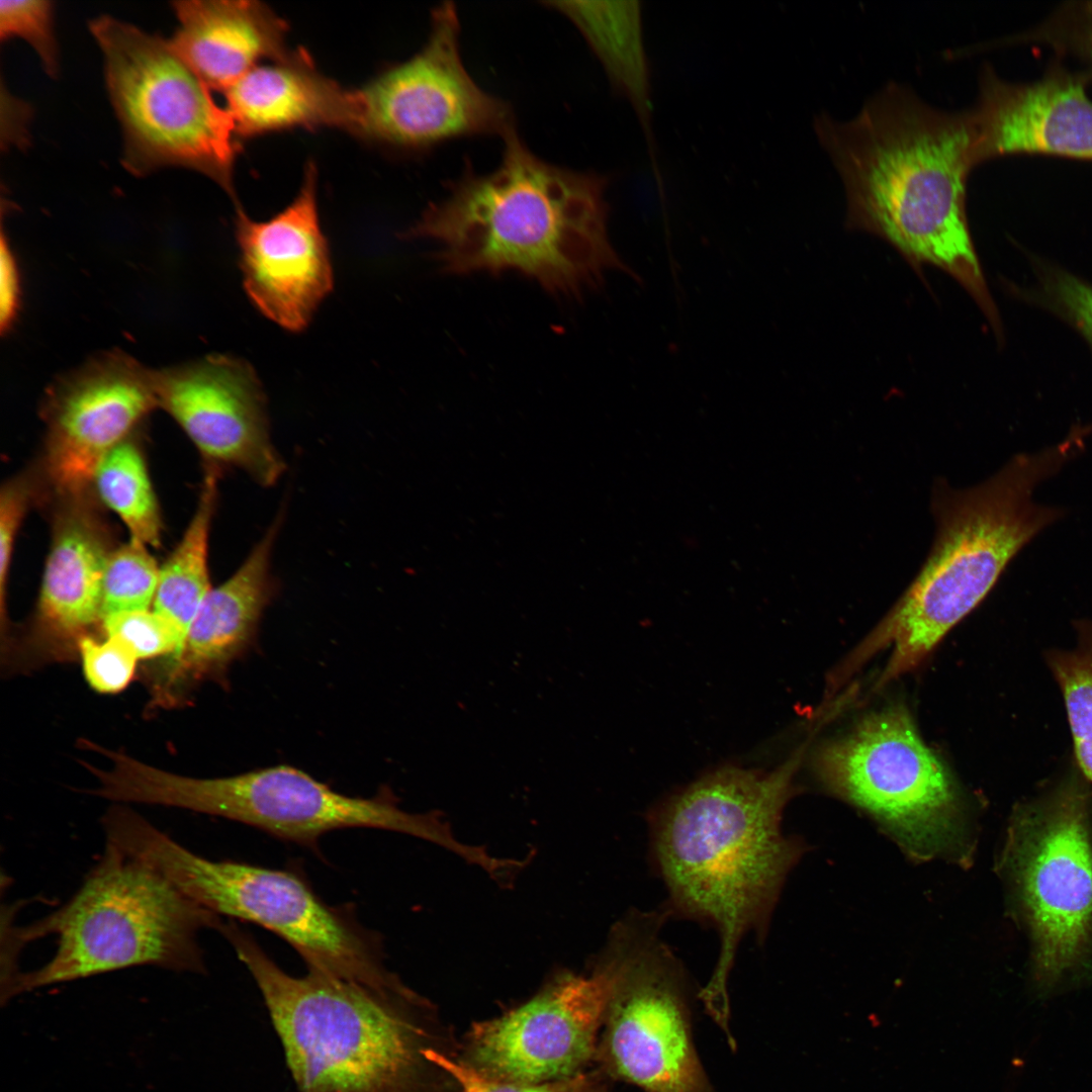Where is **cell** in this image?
Instances as JSON below:
<instances>
[{
    "label": "cell",
    "mask_w": 1092,
    "mask_h": 1092,
    "mask_svg": "<svg viewBox=\"0 0 1092 1092\" xmlns=\"http://www.w3.org/2000/svg\"><path fill=\"white\" fill-rule=\"evenodd\" d=\"M814 129L843 184L846 225L884 239L916 267L948 273L1002 340L966 211L967 181L977 167L970 108L941 109L891 82L853 117L823 113Z\"/></svg>",
    "instance_id": "cell-1"
},
{
    "label": "cell",
    "mask_w": 1092,
    "mask_h": 1092,
    "mask_svg": "<svg viewBox=\"0 0 1092 1092\" xmlns=\"http://www.w3.org/2000/svg\"><path fill=\"white\" fill-rule=\"evenodd\" d=\"M802 747L771 769L725 765L667 797L649 814L651 850L670 914L716 930L719 954L698 994L729 1034L728 980L741 940L761 943L785 881L804 852L782 830Z\"/></svg>",
    "instance_id": "cell-2"
},
{
    "label": "cell",
    "mask_w": 1092,
    "mask_h": 1092,
    "mask_svg": "<svg viewBox=\"0 0 1092 1092\" xmlns=\"http://www.w3.org/2000/svg\"><path fill=\"white\" fill-rule=\"evenodd\" d=\"M499 165L479 174L467 161L405 233L436 245L447 273L516 271L551 293L575 296L616 262L607 235L608 178L548 163L516 129Z\"/></svg>",
    "instance_id": "cell-3"
},
{
    "label": "cell",
    "mask_w": 1092,
    "mask_h": 1092,
    "mask_svg": "<svg viewBox=\"0 0 1092 1092\" xmlns=\"http://www.w3.org/2000/svg\"><path fill=\"white\" fill-rule=\"evenodd\" d=\"M219 933L254 979L299 1092H458L432 1059L456 1057L435 1007L400 983L376 987L283 971L235 920Z\"/></svg>",
    "instance_id": "cell-4"
},
{
    "label": "cell",
    "mask_w": 1092,
    "mask_h": 1092,
    "mask_svg": "<svg viewBox=\"0 0 1092 1092\" xmlns=\"http://www.w3.org/2000/svg\"><path fill=\"white\" fill-rule=\"evenodd\" d=\"M1082 454L1073 435L1032 453L1014 455L982 482L932 487L935 536L916 576L871 637L873 650L892 645L881 680L920 663L993 589L1014 557L1064 516L1034 500L1038 485Z\"/></svg>",
    "instance_id": "cell-5"
},
{
    "label": "cell",
    "mask_w": 1092,
    "mask_h": 1092,
    "mask_svg": "<svg viewBox=\"0 0 1092 1092\" xmlns=\"http://www.w3.org/2000/svg\"><path fill=\"white\" fill-rule=\"evenodd\" d=\"M222 918L179 892L144 861L105 842L102 855L63 906L24 927H9L8 953L57 935V949L40 968L19 972L2 1002L55 984L136 966L204 974L203 929Z\"/></svg>",
    "instance_id": "cell-6"
},
{
    "label": "cell",
    "mask_w": 1092,
    "mask_h": 1092,
    "mask_svg": "<svg viewBox=\"0 0 1092 1092\" xmlns=\"http://www.w3.org/2000/svg\"><path fill=\"white\" fill-rule=\"evenodd\" d=\"M125 848L214 914L275 933L307 968L376 987L401 982L386 967L380 939L347 912L323 901L291 871L206 858L150 821L130 830Z\"/></svg>",
    "instance_id": "cell-7"
},
{
    "label": "cell",
    "mask_w": 1092,
    "mask_h": 1092,
    "mask_svg": "<svg viewBox=\"0 0 1092 1092\" xmlns=\"http://www.w3.org/2000/svg\"><path fill=\"white\" fill-rule=\"evenodd\" d=\"M90 30L121 125L124 167L136 176L188 168L234 196L239 147L233 118L171 40L110 16L92 20Z\"/></svg>",
    "instance_id": "cell-8"
},
{
    "label": "cell",
    "mask_w": 1092,
    "mask_h": 1092,
    "mask_svg": "<svg viewBox=\"0 0 1092 1092\" xmlns=\"http://www.w3.org/2000/svg\"><path fill=\"white\" fill-rule=\"evenodd\" d=\"M670 915L634 909L611 929L598 958L610 992L595 1063L645 1092H716L693 1040L687 973L661 937Z\"/></svg>",
    "instance_id": "cell-9"
},
{
    "label": "cell",
    "mask_w": 1092,
    "mask_h": 1092,
    "mask_svg": "<svg viewBox=\"0 0 1092 1092\" xmlns=\"http://www.w3.org/2000/svg\"><path fill=\"white\" fill-rule=\"evenodd\" d=\"M115 790L123 803L175 807L222 817L306 846H314L330 831L372 828L408 834L459 856L468 852V845L456 839L436 814L410 813L389 796H347L285 764L231 777L198 779L130 757L117 772Z\"/></svg>",
    "instance_id": "cell-10"
},
{
    "label": "cell",
    "mask_w": 1092,
    "mask_h": 1092,
    "mask_svg": "<svg viewBox=\"0 0 1092 1092\" xmlns=\"http://www.w3.org/2000/svg\"><path fill=\"white\" fill-rule=\"evenodd\" d=\"M814 767L832 793L874 816L913 858H970L958 787L904 707L862 719L823 745Z\"/></svg>",
    "instance_id": "cell-11"
},
{
    "label": "cell",
    "mask_w": 1092,
    "mask_h": 1092,
    "mask_svg": "<svg viewBox=\"0 0 1092 1092\" xmlns=\"http://www.w3.org/2000/svg\"><path fill=\"white\" fill-rule=\"evenodd\" d=\"M1079 769L1017 810L1008 858L1033 942L1036 981L1055 986L1092 943V839Z\"/></svg>",
    "instance_id": "cell-12"
},
{
    "label": "cell",
    "mask_w": 1092,
    "mask_h": 1092,
    "mask_svg": "<svg viewBox=\"0 0 1092 1092\" xmlns=\"http://www.w3.org/2000/svg\"><path fill=\"white\" fill-rule=\"evenodd\" d=\"M423 49L358 90L360 135L408 151L515 128L509 103L483 90L462 61L453 3L435 8Z\"/></svg>",
    "instance_id": "cell-13"
},
{
    "label": "cell",
    "mask_w": 1092,
    "mask_h": 1092,
    "mask_svg": "<svg viewBox=\"0 0 1092 1092\" xmlns=\"http://www.w3.org/2000/svg\"><path fill=\"white\" fill-rule=\"evenodd\" d=\"M609 992V975L599 961L588 975L561 972L524 1003L474 1023L455 1058L503 1082L536 1084L579 1075L595 1063Z\"/></svg>",
    "instance_id": "cell-14"
},
{
    "label": "cell",
    "mask_w": 1092,
    "mask_h": 1092,
    "mask_svg": "<svg viewBox=\"0 0 1092 1092\" xmlns=\"http://www.w3.org/2000/svg\"><path fill=\"white\" fill-rule=\"evenodd\" d=\"M42 406L49 480L62 498L82 496L104 457L159 407L155 370L104 351L60 375Z\"/></svg>",
    "instance_id": "cell-15"
},
{
    "label": "cell",
    "mask_w": 1092,
    "mask_h": 1092,
    "mask_svg": "<svg viewBox=\"0 0 1092 1092\" xmlns=\"http://www.w3.org/2000/svg\"><path fill=\"white\" fill-rule=\"evenodd\" d=\"M158 405L186 433L208 466H233L261 486L274 485L285 463L274 447L266 397L242 358L208 355L155 370Z\"/></svg>",
    "instance_id": "cell-16"
},
{
    "label": "cell",
    "mask_w": 1092,
    "mask_h": 1092,
    "mask_svg": "<svg viewBox=\"0 0 1092 1092\" xmlns=\"http://www.w3.org/2000/svg\"><path fill=\"white\" fill-rule=\"evenodd\" d=\"M63 499L35 611L20 638L2 651L12 671L76 660L81 639L101 627L107 536L84 495Z\"/></svg>",
    "instance_id": "cell-17"
},
{
    "label": "cell",
    "mask_w": 1092,
    "mask_h": 1092,
    "mask_svg": "<svg viewBox=\"0 0 1092 1092\" xmlns=\"http://www.w3.org/2000/svg\"><path fill=\"white\" fill-rule=\"evenodd\" d=\"M316 197V170L308 164L296 197L271 218L254 220L236 209L246 293L263 315L293 333L307 327L334 283Z\"/></svg>",
    "instance_id": "cell-18"
},
{
    "label": "cell",
    "mask_w": 1092,
    "mask_h": 1092,
    "mask_svg": "<svg viewBox=\"0 0 1092 1092\" xmlns=\"http://www.w3.org/2000/svg\"><path fill=\"white\" fill-rule=\"evenodd\" d=\"M1090 81L1056 60L1034 81H1009L982 67L970 108L976 166L994 158L1041 154L1092 161Z\"/></svg>",
    "instance_id": "cell-19"
},
{
    "label": "cell",
    "mask_w": 1092,
    "mask_h": 1092,
    "mask_svg": "<svg viewBox=\"0 0 1092 1092\" xmlns=\"http://www.w3.org/2000/svg\"><path fill=\"white\" fill-rule=\"evenodd\" d=\"M281 521L279 515L235 573L209 590L181 649L164 659L151 680L149 709L185 704L205 681L225 687L230 667L254 646L275 597L271 555Z\"/></svg>",
    "instance_id": "cell-20"
},
{
    "label": "cell",
    "mask_w": 1092,
    "mask_h": 1092,
    "mask_svg": "<svg viewBox=\"0 0 1092 1092\" xmlns=\"http://www.w3.org/2000/svg\"><path fill=\"white\" fill-rule=\"evenodd\" d=\"M172 5L178 28L171 42L210 89L225 92L260 62L288 61L301 53L289 50L286 23L261 2L188 0Z\"/></svg>",
    "instance_id": "cell-21"
},
{
    "label": "cell",
    "mask_w": 1092,
    "mask_h": 1092,
    "mask_svg": "<svg viewBox=\"0 0 1092 1092\" xmlns=\"http://www.w3.org/2000/svg\"><path fill=\"white\" fill-rule=\"evenodd\" d=\"M237 134L253 136L297 126H334L360 134L358 90L317 72L306 55L260 64L226 91Z\"/></svg>",
    "instance_id": "cell-22"
},
{
    "label": "cell",
    "mask_w": 1092,
    "mask_h": 1092,
    "mask_svg": "<svg viewBox=\"0 0 1092 1092\" xmlns=\"http://www.w3.org/2000/svg\"><path fill=\"white\" fill-rule=\"evenodd\" d=\"M566 16L599 58L613 88L633 106L644 128L650 122V85L640 3L549 1Z\"/></svg>",
    "instance_id": "cell-23"
},
{
    "label": "cell",
    "mask_w": 1092,
    "mask_h": 1092,
    "mask_svg": "<svg viewBox=\"0 0 1092 1092\" xmlns=\"http://www.w3.org/2000/svg\"><path fill=\"white\" fill-rule=\"evenodd\" d=\"M206 469L195 513L178 545L160 567L153 603L154 611L178 629L182 645L201 604L212 588L208 541L217 496L218 469L212 466Z\"/></svg>",
    "instance_id": "cell-24"
},
{
    "label": "cell",
    "mask_w": 1092,
    "mask_h": 1092,
    "mask_svg": "<svg viewBox=\"0 0 1092 1092\" xmlns=\"http://www.w3.org/2000/svg\"><path fill=\"white\" fill-rule=\"evenodd\" d=\"M93 483L102 502L124 523L130 538L157 547L162 522L142 452L124 440L100 462Z\"/></svg>",
    "instance_id": "cell-25"
},
{
    "label": "cell",
    "mask_w": 1092,
    "mask_h": 1092,
    "mask_svg": "<svg viewBox=\"0 0 1092 1092\" xmlns=\"http://www.w3.org/2000/svg\"><path fill=\"white\" fill-rule=\"evenodd\" d=\"M1075 630V646L1049 650L1045 661L1064 699L1077 768L1092 785V616Z\"/></svg>",
    "instance_id": "cell-26"
},
{
    "label": "cell",
    "mask_w": 1092,
    "mask_h": 1092,
    "mask_svg": "<svg viewBox=\"0 0 1092 1092\" xmlns=\"http://www.w3.org/2000/svg\"><path fill=\"white\" fill-rule=\"evenodd\" d=\"M1033 282L1014 287L1021 300L1072 328L1092 350V283L1037 256L1029 257Z\"/></svg>",
    "instance_id": "cell-27"
},
{
    "label": "cell",
    "mask_w": 1092,
    "mask_h": 1092,
    "mask_svg": "<svg viewBox=\"0 0 1092 1092\" xmlns=\"http://www.w3.org/2000/svg\"><path fill=\"white\" fill-rule=\"evenodd\" d=\"M160 567L147 545L130 538L110 551L103 574L101 615L148 610L154 603Z\"/></svg>",
    "instance_id": "cell-28"
},
{
    "label": "cell",
    "mask_w": 1092,
    "mask_h": 1092,
    "mask_svg": "<svg viewBox=\"0 0 1092 1092\" xmlns=\"http://www.w3.org/2000/svg\"><path fill=\"white\" fill-rule=\"evenodd\" d=\"M998 42L1042 44L1057 60L1076 62V70L1092 84V0L1061 3L1037 24Z\"/></svg>",
    "instance_id": "cell-29"
},
{
    "label": "cell",
    "mask_w": 1092,
    "mask_h": 1092,
    "mask_svg": "<svg viewBox=\"0 0 1092 1092\" xmlns=\"http://www.w3.org/2000/svg\"><path fill=\"white\" fill-rule=\"evenodd\" d=\"M2 40L19 36L36 51L50 76L59 73V49L54 30V7L44 0H8L0 2Z\"/></svg>",
    "instance_id": "cell-30"
},
{
    "label": "cell",
    "mask_w": 1092,
    "mask_h": 1092,
    "mask_svg": "<svg viewBox=\"0 0 1092 1092\" xmlns=\"http://www.w3.org/2000/svg\"><path fill=\"white\" fill-rule=\"evenodd\" d=\"M104 636H116L126 642L139 659L169 657L182 645L178 629L156 611L138 610L110 614L102 618Z\"/></svg>",
    "instance_id": "cell-31"
},
{
    "label": "cell",
    "mask_w": 1092,
    "mask_h": 1092,
    "mask_svg": "<svg viewBox=\"0 0 1092 1092\" xmlns=\"http://www.w3.org/2000/svg\"><path fill=\"white\" fill-rule=\"evenodd\" d=\"M96 639L89 635L78 646L83 673L91 689L100 694L124 690L134 676L139 657L132 648L116 636Z\"/></svg>",
    "instance_id": "cell-32"
},
{
    "label": "cell",
    "mask_w": 1092,
    "mask_h": 1092,
    "mask_svg": "<svg viewBox=\"0 0 1092 1092\" xmlns=\"http://www.w3.org/2000/svg\"><path fill=\"white\" fill-rule=\"evenodd\" d=\"M431 1059L454 1079L458 1092H610L597 1069L564 1080L521 1084L486 1078L443 1052H432Z\"/></svg>",
    "instance_id": "cell-33"
},
{
    "label": "cell",
    "mask_w": 1092,
    "mask_h": 1092,
    "mask_svg": "<svg viewBox=\"0 0 1092 1092\" xmlns=\"http://www.w3.org/2000/svg\"><path fill=\"white\" fill-rule=\"evenodd\" d=\"M30 488L24 478L2 485L0 492V609L2 628L6 618V590L16 537L28 509Z\"/></svg>",
    "instance_id": "cell-34"
},
{
    "label": "cell",
    "mask_w": 1092,
    "mask_h": 1092,
    "mask_svg": "<svg viewBox=\"0 0 1092 1092\" xmlns=\"http://www.w3.org/2000/svg\"><path fill=\"white\" fill-rule=\"evenodd\" d=\"M17 260L4 231L0 243V329L11 330L20 307L21 284Z\"/></svg>",
    "instance_id": "cell-35"
}]
</instances>
